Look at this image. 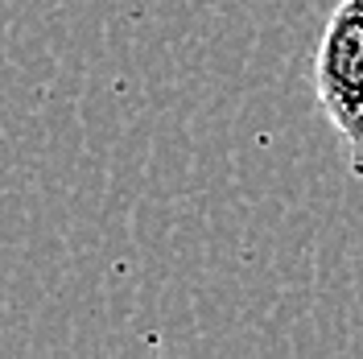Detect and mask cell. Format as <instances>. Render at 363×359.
<instances>
[{"mask_svg":"<svg viewBox=\"0 0 363 359\" xmlns=\"http://www.w3.org/2000/svg\"><path fill=\"white\" fill-rule=\"evenodd\" d=\"M318 104L339 133L351 174L363 178V0H339L314 50Z\"/></svg>","mask_w":363,"mask_h":359,"instance_id":"1","label":"cell"}]
</instances>
